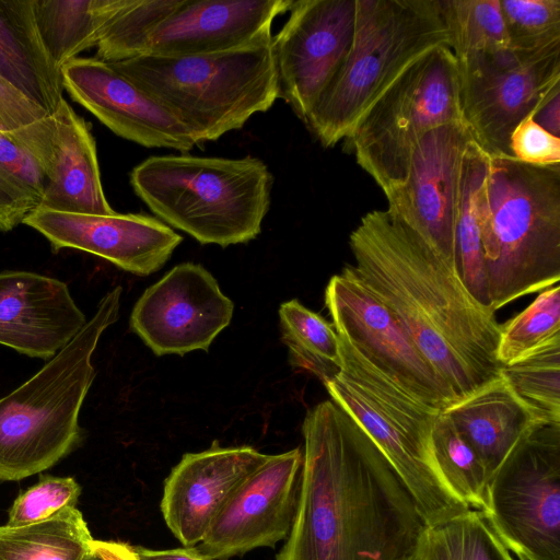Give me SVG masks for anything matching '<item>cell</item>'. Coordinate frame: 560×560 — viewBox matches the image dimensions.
<instances>
[{"mask_svg": "<svg viewBox=\"0 0 560 560\" xmlns=\"http://www.w3.org/2000/svg\"><path fill=\"white\" fill-rule=\"evenodd\" d=\"M180 3L182 0H127L97 43L96 58L112 63L143 55L150 34Z\"/></svg>", "mask_w": 560, "mask_h": 560, "instance_id": "obj_34", "label": "cell"}, {"mask_svg": "<svg viewBox=\"0 0 560 560\" xmlns=\"http://www.w3.org/2000/svg\"><path fill=\"white\" fill-rule=\"evenodd\" d=\"M279 318L291 364L311 372L324 385L330 382L342 363L340 341L334 325L295 299L281 304Z\"/></svg>", "mask_w": 560, "mask_h": 560, "instance_id": "obj_29", "label": "cell"}, {"mask_svg": "<svg viewBox=\"0 0 560 560\" xmlns=\"http://www.w3.org/2000/svg\"><path fill=\"white\" fill-rule=\"evenodd\" d=\"M443 411L476 451L489 478L514 447L541 423L513 395L500 375Z\"/></svg>", "mask_w": 560, "mask_h": 560, "instance_id": "obj_23", "label": "cell"}, {"mask_svg": "<svg viewBox=\"0 0 560 560\" xmlns=\"http://www.w3.org/2000/svg\"><path fill=\"white\" fill-rule=\"evenodd\" d=\"M135 194L166 225L222 247L256 238L272 176L259 159L153 155L130 173Z\"/></svg>", "mask_w": 560, "mask_h": 560, "instance_id": "obj_6", "label": "cell"}, {"mask_svg": "<svg viewBox=\"0 0 560 560\" xmlns=\"http://www.w3.org/2000/svg\"><path fill=\"white\" fill-rule=\"evenodd\" d=\"M80 494L81 487L72 477L40 476L36 485L14 500L5 526L20 527L48 520L75 508Z\"/></svg>", "mask_w": 560, "mask_h": 560, "instance_id": "obj_38", "label": "cell"}, {"mask_svg": "<svg viewBox=\"0 0 560 560\" xmlns=\"http://www.w3.org/2000/svg\"><path fill=\"white\" fill-rule=\"evenodd\" d=\"M234 304L201 265H176L136 302L130 328L156 354L208 350L231 323Z\"/></svg>", "mask_w": 560, "mask_h": 560, "instance_id": "obj_16", "label": "cell"}, {"mask_svg": "<svg viewBox=\"0 0 560 560\" xmlns=\"http://www.w3.org/2000/svg\"><path fill=\"white\" fill-rule=\"evenodd\" d=\"M463 121L458 61L448 46H438L397 77L343 142L386 196L406 180L425 135Z\"/></svg>", "mask_w": 560, "mask_h": 560, "instance_id": "obj_9", "label": "cell"}, {"mask_svg": "<svg viewBox=\"0 0 560 560\" xmlns=\"http://www.w3.org/2000/svg\"><path fill=\"white\" fill-rule=\"evenodd\" d=\"M45 171L23 143L0 131V232H9L42 207Z\"/></svg>", "mask_w": 560, "mask_h": 560, "instance_id": "obj_31", "label": "cell"}, {"mask_svg": "<svg viewBox=\"0 0 560 560\" xmlns=\"http://www.w3.org/2000/svg\"><path fill=\"white\" fill-rule=\"evenodd\" d=\"M500 4L511 48L560 45V0H500Z\"/></svg>", "mask_w": 560, "mask_h": 560, "instance_id": "obj_37", "label": "cell"}, {"mask_svg": "<svg viewBox=\"0 0 560 560\" xmlns=\"http://www.w3.org/2000/svg\"><path fill=\"white\" fill-rule=\"evenodd\" d=\"M431 441L439 471L448 490L466 506L485 511L489 474L444 411L433 423Z\"/></svg>", "mask_w": 560, "mask_h": 560, "instance_id": "obj_32", "label": "cell"}, {"mask_svg": "<svg viewBox=\"0 0 560 560\" xmlns=\"http://www.w3.org/2000/svg\"><path fill=\"white\" fill-rule=\"evenodd\" d=\"M302 462L300 447L269 455L231 494L197 549L211 560H228L287 539L299 503Z\"/></svg>", "mask_w": 560, "mask_h": 560, "instance_id": "obj_15", "label": "cell"}, {"mask_svg": "<svg viewBox=\"0 0 560 560\" xmlns=\"http://www.w3.org/2000/svg\"><path fill=\"white\" fill-rule=\"evenodd\" d=\"M325 304L337 335L402 394L441 411L455 404L396 316L348 265L330 278Z\"/></svg>", "mask_w": 560, "mask_h": 560, "instance_id": "obj_12", "label": "cell"}, {"mask_svg": "<svg viewBox=\"0 0 560 560\" xmlns=\"http://www.w3.org/2000/svg\"><path fill=\"white\" fill-rule=\"evenodd\" d=\"M23 223L39 232L55 253L86 252L140 276L160 270L183 241L164 222L142 213L103 215L38 208Z\"/></svg>", "mask_w": 560, "mask_h": 560, "instance_id": "obj_17", "label": "cell"}, {"mask_svg": "<svg viewBox=\"0 0 560 560\" xmlns=\"http://www.w3.org/2000/svg\"><path fill=\"white\" fill-rule=\"evenodd\" d=\"M534 120L548 132L560 138V91L542 104L535 114Z\"/></svg>", "mask_w": 560, "mask_h": 560, "instance_id": "obj_41", "label": "cell"}, {"mask_svg": "<svg viewBox=\"0 0 560 560\" xmlns=\"http://www.w3.org/2000/svg\"><path fill=\"white\" fill-rule=\"evenodd\" d=\"M457 61L463 118L474 141L487 154L512 155L514 128L560 91V45L509 47Z\"/></svg>", "mask_w": 560, "mask_h": 560, "instance_id": "obj_11", "label": "cell"}, {"mask_svg": "<svg viewBox=\"0 0 560 560\" xmlns=\"http://www.w3.org/2000/svg\"><path fill=\"white\" fill-rule=\"evenodd\" d=\"M54 117L0 75V131L23 143L40 162H49Z\"/></svg>", "mask_w": 560, "mask_h": 560, "instance_id": "obj_36", "label": "cell"}, {"mask_svg": "<svg viewBox=\"0 0 560 560\" xmlns=\"http://www.w3.org/2000/svg\"><path fill=\"white\" fill-rule=\"evenodd\" d=\"M0 75L49 115L65 100L61 72L40 38L33 0H0Z\"/></svg>", "mask_w": 560, "mask_h": 560, "instance_id": "obj_24", "label": "cell"}, {"mask_svg": "<svg viewBox=\"0 0 560 560\" xmlns=\"http://www.w3.org/2000/svg\"><path fill=\"white\" fill-rule=\"evenodd\" d=\"M54 117L51 152L40 208L114 214L101 180L95 140L82 117L63 100Z\"/></svg>", "mask_w": 560, "mask_h": 560, "instance_id": "obj_22", "label": "cell"}, {"mask_svg": "<svg viewBox=\"0 0 560 560\" xmlns=\"http://www.w3.org/2000/svg\"><path fill=\"white\" fill-rule=\"evenodd\" d=\"M288 12L272 50L280 96L304 120L350 51L355 0H298Z\"/></svg>", "mask_w": 560, "mask_h": 560, "instance_id": "obj_14", "label": "cell"}, {"mask_svg": "<svg viewBox=\"0 0 560 560\" xmlns=\"http://www.w3.org/2000/svg\"><path fill=\"white\" fill-rule=\"evenodd\" d=\"M413 560H515L480 510L425 526Z\"/></svg>", "mask_w": 560, "mask_h": 560, "instance_id": "obj_30", "label": "cell"}, {"mask_svg": "<svg viewBox=\"0 0 560 560\" xmlns=\"http://www.w3.org/2000/svg\"><path fill=\"white\" fill-rule=\"evenodd\" d=\"M482 512L518 560H560V423H538L514 447Z\"/></svg>", "mask_w": 560, "mask_h": 560, "instance_id": "obj_10", "label": "cell"}, {"mask_svg": "<svg viewBox=\"0 0 560 560\" xmlns=\"http://www.w3.org/2000/svg\"><path fill=\"white\" fill-rule=\"evenodd\" d=\"M409 560H413L412 558H410Z\"/></svg>", "mask_w": 560, "mask_h": 560, "instance_id": "obj_44", "label": "cell"}, {"mask_svg": "<svg viewBox=\"0 0 560 560\" xmlns=\"http://www.w3.org/2000/svg\"><path fill=\"white\" fill-rule=\"evenodd\" d=\"M92 541L81 511L67 509L43 522L0 526V560H83Z\"/></svg>", "mask_w": 560, "mask_h": 560, "instance_id": "obj_26", "label": "cell"}, {"mask_svg": "<svg viewBox=\"0 0 560 560\" xmlns=\"http://www.w3.org/2000/svg\"><path fill=\"white\" fill-rule=\"evenodd\" d=\"M91 550L102 560H139L133 546L121 541L93 539Z\"/></svg>", "mask_w": 560, "mask_h": 560, "instance_id": "obj_42", "label": "cell"}, {"mask_svg": "<svg viewBox=\"0 0 560 560\" xmlns=\"http://www.w3.org/2000/svg\"><path fill=\"white\" fill-rule=\"evenodd\" d=\"M127 0H33L44 46L61 68L100 42L110 20Z\"/></svg>", "mask_w": 560, "mask_h": 560, "instance_id": "obj_25", "label": "cell"}, {"mask_svg": "<svg viewBox=\"0 0 560 560\" xmlns=\"http://www.w3.org/2000/svg\"><path fill=\"white\" fill-rule=\"evenodd\" d=\"M86 322L65 282L32 271L0 272L1 346L49 361Z\"/></svg>", "mask_w": 560, "mask_h": 560, "instance_id": "obj_20", "label": "cell"}, {"mask_svg": "<svg viewBox=\"0 0 560 560\" xmlns=\"http://www.w3.org/2000/svg\"><path fill=\"white\" fill-rule=\"evenodd\" d=\"M438 46L450 47L439 0H355L350 51L303 121L325 148L345 141L397 77Z\"/></svg>", "mask_w": 560, "mask_h": 560, "instance_id": "obj_7", "label": "cell"}, {"mask_svg": "<svg viewBox=\"0 0 560 560\" xmlns=\"http://www.w3.org/2000/svg\"><path fill=\"white\" fill-rule=\"evenodd\" d=\"M510 150L516 160L535 165L560 164V138L551 135L533 116L523 119L512 131Z\"/></svg>", "mask_w": 560, "mask_h": 560, "instance_id": "obj_39", "label": "cell"}, {"mask_svg": "<svg viewBox=\"0 0 560 560\" xmlns=\"http://www.w3.org/2000/svg\"><path fill=\"white\" fill-rule=\"evenodd\" d=\"M292 0H182L150 34L143 55L196 56L228 51L271 34Z\"/></svg>", "mask_w": 560, "mask_h": 560, "instance_id": "obj_21", "label": "cell"}, {"mask_svg": "<svg viewBox=\"0 0 560 560\" xmlns=\"http://www.w3.org/2000/svg\"><path fill=\"white\" fill-rule=\"evenodd\" d=\"M560 334V287L551 285L502 325L497 358L504 365Z\"/></svg>", "mask_w": 560, "mask_h": 560, "instance_id": "obj_35", "label": "cell"}, {"mask_svg": "<svg viewBox=\"0 0 560 560\" xmlns=\"http://www.w3.org/2000/svg\"><path fill=\"white\" fill-rule=\"evenodd\" d=\"M83 560H102L97 555H95L92 550L83 558Z\"/></svg>", "mask_w": 560, "mask_h": 560, "instance_id": "obj_43", "label": "cell"}, {"mask_svg": "<svg viewBox=\"0 0 560 560\" xmlns=\"http://www.w3.org/2000/svg\"><path fill=\"white\" fill-rule=\"evenodd\" d=\"M269 455L252 446L186 453L164 481L160 503L164 522L184 547L200 544L235 489Z\"/></svg>", "mask_w": 560, "mask_h": 560, "instance_id": "obj_19", "label": "cell"}, {"mask_svg": "<svg viewBox=\"0 0 560 560\" xmlns=\"http://www.w3.org/2000/svg\"><path fill=\"white\" fill-rule=\"evenodd\" d=\"M295 518L276 560H409L425 524L366 432L331 399L302 425Z\"/></svg>", "mask_w": 560, "mask_h": 560, "instance_id": "obj_1", "label": "cell"}, {"mask_svg": "<svg viewBox=\"0 0 560 560\" xmlns=\"http://www.w3.org/2000/svg\"><path fill=\"white\" fill-rule=\"evenodd\" d=\"M490 307L560 279V164L487 154L477 199Z\"/></svg>", "mask_w": 560, "mask_h": 560, "instance_id": "obj_3", "label": "cell"}, {"mask_svg": "<svg viewBox=\"0 0 560 560\" xmlns=\"http://www.w3.org/2000/svg\"><path fill=\"white\" fill-rule=\"evenodd\" d=\"M349 245L350 271L396 316L455 404L499 376L502 325L455 266L386 210L363 215Z\"/></svg>", "mask_w": 560, "mask_h": 560, "instance_id": "obj_2", "label": "cell"}, {"mask_svg": "<svg viewBox=\"0 0 560 560\" xmlns=\"http://www.w3.org/2000/svg\"><path fill=\"white\" fill-rule=\"evenodd\" d=\"M499 375L538 422L560 423V334L502 365Z\"/></svg>", "mask_w": 560, "mask_h": 560, "instance_id": "obj_28", "label": "cell"}, {"mask_svg": "<svg viewBox=\"0 0 560 560\" xmlns=\"http://www.w3.org/2000/svg\"><path fill=\"white\" fill-rule=\"evenodd\" d=\"M486 170L487 153L471 140L467 145L463 163L456 226V269L474 299L481 305L490 307L477 208L478 191Z\"/></svg>", "mask_w": 560, "mask_h": 560, "instance_id": "obj_27", "label": "cell"}, {"mask_svg": "<svg viewBox=\"0 0 560 560\" xmlns=\"http://www.w3.org/2000/svg\"><path fill=\"white\" fill-rule=\"evenodd\" d=\"M120 285L98 302L77 336L36 374L0 398V481L55 466L85 439L79 416L96 376L92 355L119 314Z\"/></svg>", "mask_w": 560, "mask_h": 560, "instance_id": "obj_4", "label": "cell"}, {"mask_svg": "<svg viewBox=\"0 0 560 560\" xmlns=\"http://www.w3.org/2000/svg\"><path fill=\"white\" fill-rule=\"evenodd\" d=\"M457 59L509 48L500 0H439Z\"/></svg>", "mask_w": 560, "mask_h": 560, "instance_id": "obj_33", "label": "cell"}, {"mask_svg": "<svg viewBox=\"0 0 560 560\" xmlns=\"http://www.w3.org/2000/svg\"><path fill=\"white\" fill-rule=\"evenodd\" d=\"M139 560H211L202 555L197 547H182L155 550L144 547H133Z\"/></svg>", "mask_w": 560, "mask_h": 560, "instance_id": "obj_40", "label": "cell"}, {"mask_svg": "<svg viewBox=\"0 0 560 560\" xmlns=\"http://www.w3.org/2000/svg\"><path fill=\"white\" fill-rule=\"evenodd\" d=\"M471 140L464 121L433 129L418 144L406 180L386 195V211L455 267L463 163Z\"/></svg>", "mask_w": 560, "mask_h": 560, "instance_id": "obj_13", "label": "cell"}, {"mask_svg": "<svg viewBox=\"0 0 560 560\" xmlns=\"http://www.w3.org/2000/svg\"><path fill=\"white\" fill-rule=\"evenodd\" d=\"M63 89L115 135L145 148L186 153L187 127L109 62L77 57L60 70Z\"/></svg>", "mask_w": 560, "mask_h": 560, "instance_id": "obj_18", "label": "cell"}, {"mask_svg": "<svg viewBox=\"0 0 560 560\" xmlns=\"http://www.w3.org/2000/svg\"><path fill=\"white\" fill-rule=\"evenodd\" d=\"M339 337V336H338ZM342 363L325 387L376 444L411 493L425 526L466 512L439 471L431 433L441 412L407 397L339 337Z\"/></svg>", "mask_w": 560, "mask_h": 560, "instance_id": "obj_8", "label": "cell"}, {"mask_svg": "<svg viewBox=\"0 0 560 560\" xmlns=\"http://www.w3.org/2000/svg\"><path fill=\"white\" fill-rule=\"evenodd\" d=\"M110 65L182 121L196 144L242 128L280 96L271 34L222 52L140 55Z\"/></svg>", "mask_w": 560, "mask_h": 560, "instance_id": "obj_5", "label": "cell"}]
</instances>
